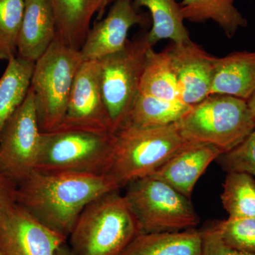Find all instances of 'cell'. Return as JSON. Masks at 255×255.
I'll use <instances>...</instances> for the list:
<instances>
[{
  "label": "cell",
  "instance_id": "obj_19",
  "mask_svg": "<svg viewBox=\"0 0 255 255\" xmlns=\"http://www.w3.org/2000/svg\"><path fill=\"white\" fill-rule=\"evenodd\" d=\"M134 6L137 9L145 7L150 11L152 27L147 36L152 47L164 39L174 43L191 40L184 26L181 5L176 0H134Z\"/></svg>",
  "mask_w": 255,
  "mask_h": 255
},
{
  "label": "cell",
  "instance_id": "obj_1",
  "mask_svg": "<svg viewBox=\"0 0 255 255\" xmlns=\"http://www.w3.org/2000/svg\"><path fill=\"white\" fill-rule=\"evenodd\" d=\"M119 189L107 174L34 170L18 184L16 202L42 224L68 239L79 216L90 202Z\"/></svg>",
  "mask_w": 255,
  "mask_h": 255
},
{
  "label": "cell",
  "instance_id": "obj_13",
  "mask_svg": "<svg viewBox=\"0 0 255 255\" xmlns=\"http://www.w3.org/2000/svg\"><path fill=\"white\" fill-rule=\"evenodd\" d=\"M165 50L177 77L181 100L194 106L209 97L217 57L191 40L172 43Z\"/></svg>",
  "mask_w": 255,
  "mask_h": 255
},
{
  "label": "cell",
  "instance_id": "obj_22",
  "mask_svg": "<svg viewBox=\"0 0 255 255\" xmlns=\"http://www.w3.org/2000/svg\"><path fill=\"white\" fill-rule=\"evenodd\" d=\"M139 92L165 100H181L180 90L167 52H156L151 46L146 53Z\"/></svg>",
  "mask_w": 255,
  "mask_h": 255
},
{
  "label": "cell",
  "instance_id": "obj_18",
  "mask_svg": "<svg viewBox=\"0 0 255 255\" xmlns=\"http://www.w3.org/2000/svg\"><path fill=\"white\" fill-rule=\"evenodd\" d=\"M57 35L67 46L81 50L90 29L92 0H50Z\"/></svg>",
  "mask_w": 255,
  "mask_h": 255
},
{
  "label": "cell",
  "instance_id": "obj_8",
  "mask_svg": "<svg viewBox=\"0 0 255 255\" xmlns=\"http://www.w3.org/2000/svg\"><path fill=\"white\" fill-rule=\"evenodd\" d=\"M147 31L128 40L122 50L97 60L102 98L116 133L127 124L139 92L146 53L150 47Z\"/></svg>",
  "mask_w": 255,
  "mask_h": 255
},
{
  "label": "cell",
  "instance_id": "obj_21",
  "mask_svg": "<svg viewBox=\"0 0 255 255\" xmlns=\"http://www.w3.org/2000/svg\"><path fill=\"white\" fill-rule=\"evenodd\" d=\"M236 0H182L180 3L184 20L204 23L211 20L217 23L228 38L246 28L247 18L235 6Z\"/></svg>",
  "mask_w": 255,
  "mask_h": 255
},
{
  "label": "cell",
  "instance_id": "obj_20",
  "mask_svg": "<svg viewBox=\"0 0 255 255\" xmlns=\"http://www.w3.org/2000/svg\"><path fill=\"white\" fill-rule=\"evenodd\" d=\"M34 65L18 56L8 61L0 78V135L27 96Z\"/></svg>",
  "mask_w": 255,
  "mask_h": 255
},
{
  "label": "cell",
  "instance_id": "obj_27",
  "mask_svg": "<svg viewBox=\"0 0 255 255\" xmlns=\"http://www.w3.org/2000/svg\"><path fill=\"white\" fill-rule=\"evenodd\" d=\"M218 159L228 172H245L255 179V129L241 144Z\"/></svg>",
  "mask_w": 255,
  "mask_h": 255
},
{
  "label": "cell",
  "instance_id": "obj_9",
  "mask_svg": "<svg viewBox=\"0 0 255 255\" xmlns=\"http://www.w3.org/2000/svg\"><path fill=\"white\" fill-rule=\"evenodd\" d=\"M41 132L29 88L0 135V170L16 186L36 168Z\"/></svg>",
  "mask_w": 255,
  "mask_h": 255
},
{
  "label": "cell",
  "instance_id": "obj_33",
  "mask_svg": "<svg viewBox=\"0 0 255 255\" xmlns=\"http://www.w3.org/2000/svg\"><path fill=\"white\" fill-rule=\"evenodd\" d=\"M0 255H1V252H0Z\"/></svg>",
  "mask_w": 255,
  "mask_h": 255
},
{
  "label": "cell",
  "instance_id": "obj_4",
  "mask_svg": "<svg viewBox=\"0 0 255 255\" xmlns=\"http://www.w3.org/2000/svg\"><path fill=\"white\" fill-rule=\"evenodd\" d=\"M176 124L187 142L214 145L223 153L241 144L255 129L248 102L221 95H210L193 106Z\"/></svg>",
  "mask_w": 255,
  "mask_h": 255
},
{
  "label": "cell",
  "instance_id": "obj_15",
  "mask_svg": "<svg viewBox=\"0 0 255 255\" xmlns=\"http://www.w3.org/2000/svg\"><path fill=\"white\" fill-rule=\"evenodd\" d=\"M17 56L32 63L46 53L56 38V23L50 0H24Z\"/></svg>",
  "mask_w": 255,
  "mask_h": 255
},
{
  "label": "cell",
  "instance_id": "obj_17",
  "mask_svg": "<svg viewBox=\"0 0 255 255\" xmlns=\"http://www.w3.org/2000/svg\"><path fill=\"white\" fill-rule=\"evenodd\" d=\"M202 233H139L120 255H202Z\"/></svg>",
  "mask_w": 255,
  "mask_h": 255
},
{
  "label": "cell",
  "instance_id": "obj_23",
  "mask_svg": "<svg viewBox=\"0 0 255 255\" xmlns=\"http://www.w3.org/2000/svg\"><path fill=\"white\" fill-rule=\"evenodd\" d=\"M192 107L182 101L162 100L138 92L125 126L155 128L171 125L182 119Z\"/></svg>",
  "mask_w": 255,
  "mask_h": 255
},
{
  "label": "cell",
  "instance_id": "obj_28",
  "mask_svg": "<svg viewBox=\"0 0 255 255\" xmlns=\"http://www.w3.org/2000/svg\"><path fill=\"white\" fill-rule=\"evenodd\" d=\"M202 255H255L226 245L212 228L202 231Z\"/></svg>",
  "mask_w": 255,
  "mask_h": 255
},
{
  "label": "cell",
  "instance_id": "obj_10",
  "mask_svg": "<svg viewBox=\"0 0 255 255\" xmlns=\"http://www.w3.org/2000/svg\"><path fill=\"white\" fill-rule=\"evenodd\" d=\"M58 128L114 133L102 98L98 60L82 64L72 87L65 118Z\"/></svg>",
  "mask_w": 255,
  "mask_h": 255
},
{
  "label": "cell",
  "instance_id": "obj_26",
  "mask_svg": "<svg viewBox=\"0 0 255 255\" xmlns=\"http://www.w3.org/2000/svg\"><path fill=\"white\" fill-rule=\"evenodd\" d=\"M211 228L228 246L255 254V217L228 218Z\"/></svg>",
  "mask_w": 255,
  "mask_h": 255
},
{
  "label": "cell",
  "instance_id": "obj_3",
  "mask_svg": "<svg viewBox=\"0 0 255 255\" xmlns=\"http://www.w3.org/2000/svg\"><path fill=\"white\" fill-rule=\"evenodd\" d=\"M137 234L135 217L124 196L116 190L85 208L68 244L75 255H120Z\"/></svg>",
  "mask_w": 255,
  "mask_h": 255
},
{
  "label": "cell",
  "instance_id": "obj_25",
  "mask_svg": "<svg viewBox=\"0 0 255 255\" xmlns=\"http://www.w3.org/2000/svg\"><path fill=\"white\" fill-rule=\"evenodd\" d=\"M24 0H0V60L17 56L18 36L24 11Z\"/></svg>",
  "mask_w": 255,
  "mask_h": 255
},
{
  "label": "cell",
  "instance_id": "obj_30",
  "mask_svg": "<svg viewBox=\"0 0 255 255\" xmlns=\"http://www.w3.org/2000/svg\"><path fill=\"white\" fill-rule=\"evenodd\" d=\"M108 0H92V13L95 14L96 12H99L100 16L102 14L107 4Z\"/></svg>",
  "mask_w": 255,
  "mask_h": 255
},
{
  "label": "cell",
  "instance_id": "obj_16",
  "mask_svg": "<svg viewBox=\"0 0 255 255\" xmlns=\"http://www.w3.org/2000/svg\"><path fill=\"white\" fill-rule=\"evenodd\" d=\"M255 92V51H236L216 59L210 95L248 102Z\"/></svg>",
  "mask_w": 255,
  "mask_h": 255
},
{
  "label": "cell",
  "instance_id": "obj_6",
  "mask_svg": "<svg viewBox=\"0 0 255 255\" xmlns=\"http://www.w3.org/2000/svg\"><path fill=\"white\" fill-rule=\"evenodd\" d=\"M80 50L67 46L56 36L35 63L31 89L42 132L61 126L75 76L83 63Z\"/></svg>",
  "mask_w": 255,
  "mask_h": 255
},
{
  "label": "cell",
  "instance_id": "obj_32",
  "mask_svg": "<svg viewBox=\"0 0 255 255\" xmlns=\"http://www.w3.org/2000/svg\"><path fill=\"white\" fill-rule=\"evenodd\" d=\"M248 104L255 119V92L253 95L252 96L251 98L248 101Z\"/></svg>",
  "mask_w": 255,
  "mask_h": 255
},
{
  "label": "cell",
  "instance_id": "obj_31",
  "mask_svg": "<svg viewBox=\"0 0 255 255\" xmlns=\"http://www.w3.org/2000/svg\"><path fill=\"white\" fill-rule=\"evenodd\" d=\"M55 255H75L73 253V251L70 249L68 244V242L64 243L63 246L60 247L57 251Z\"/></svg>",
  "mask_w": 255,
  "mask_h": 255
},
{
  "label": "cell",
  "instance_id": "obj_2",
  "mask_svg": "<svg viewBox=\"0 0 255 255\" xmlns=\"http://www.w3.org/2000/svg\"><path fill=\"white\" fill-rule=\"evenodd\" d=\"M187 143L176 123L155 128L125 126L115 133L106 174L119 189L127 187L153 174Z\"/></svg>",
  "mask_w": 255,
  "mask_h": 255
},
{
  "label": "cell",
  "instance_id": "obj_29",
  "mask_svg": "<svg viewBox=\"0 0 255 255\" xmlns=\"http://www.w3.org/2000/svg\"><path fill=\"white\" fill-rule=\"evenodd\" d=\"M16 186L0 170V219L16 204Z\"/></svg>",
  "mask_w": 255,
  "mask_h": 255
},
{
  "label": "cell",
  "instance_id": "obj_11",
  "mask_svg": "<svg viewBox=\"0 0 255 255\" xmlns=\"http://www.w3.org/2000/svg\"><path fill=\"white\" fill-rule=\"evenodd\" d=\"M67 241L17 204L0 219L1 255H55Z\"/></svg>",
  "mask_w": 255,
  "mask_h": 255
},
{
  "label": "cell",
  "instance_id": "obj_5",
  "mask_svg": "<svg viewBox=\"0 0 255 255\" xmlns=\"http://www.w3.org/2000/svg\"><path fill=\"white\" fill-rule=\"evenodd\" d=\"M115 133L58 128L41 132L35 170L46 173L106 174Z\"/></svg>",
  "mask_w": 255,
  "mask_h": 255
},
{
  "label": "cell",
  "instance_id": "obj_14",
  "mask_svg": "<svg viewBox=\"0 0 255 255\" xmlns=\"http://www.w3.org/2000/svg\"><path fill=\"white\" fill-rule=\"evenodd\" d=\"M223 153L214 145L189 142L151 175L190 199L199 178Z\"/></svg>",
  "mask_w": 255,
  "mask_h": 255
},
{
  "label": "cell",
  "instance_id": "obj_24",
  "mask_svg": "<svg viewBox=\"0 0 255 255\" xmlns=\"http://www.w3.org/2000/svg\"><path fill=\"white\" fill-rule=\"evenodd\" d=\"M229 218L255 217V179L245 172H229L221 194Z\"/></svg>",
  "mask_w": 255,
  "mask_h": 255
},
{
  "label": "cell",
  "instance_id": "obj_7",
  "mask_svg": "<svg viewBox=\"0 0 255 255\" xmlns=\"http://www.w3.org/2000/svg\"><path fill=\"white\" fill-rule=\"evenodd\" d=\"M124 194L136 221L139 233L179 232L199 223L190 199L153 176L127 186Z\"/></svg>",
  "mask_w": 255,
  "mask_h": 255
},
{
  "label": "cell",
  "instance_id": "obj_12",
  "mask_svg": "<svg viewBox=\"0 0 255 255\" xmlns=\"http://www.w3.org/2000/svg\"><path fill=\"white\" fill-rule=\"evenodd\" d=\"M150 22L148 16L137 12L134 0H114L107 16L89 31L80 50L82 60H97L122 50L132 26H145Z\"/></svg>",
  "mask_w": 255,
  "mask_h": 255
}]
</instances>
